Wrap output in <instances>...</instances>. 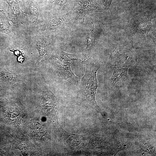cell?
Returning a JSON list of instances; mask_svg holds the SVG:
<instances>
[{"label": "cell", "mask_w": 156, "mask_h": 156, "mask_svg": "<svg viewBox=\"0 0 156 156\" xmlns=\"http://www.w3.org/2000/svg\"><path fill=\"white\" fill-rule=\"evenodd\" d=\"M82 63L86 65V71L81 81V98L83 102L89 103L92 108L100 112L95 99L98 86L96 75L100 66L90 58L85 60Z\"/></svg>", "instance_id": "obj_2"}, {"label": "cell", "mask_w": 156, "mask_h": 156, "mask_svg": "<svg viewBox=\"0 0 156 156\" xmlns=\"http://www.w3.org/2000/svg\"><path fill=\"white\" fill-rule=\"evenodd\" d=\"M65 139L67 143L71 146H77L81 142L82 137L81 136L71 134L62 130Z\"/></svg>", "instance_id": "obj_10"}, {"label": "cell", "mask_w": 156, "mask_h": 156, "mask_svg": "<svg viewBox=\"0 0 156 156\" xmlns=\"http://www.w3.org/2000/svg\"><path fill=\"white\" fill-rule=\"evenodd\" d=\"M113 0H107V7L108 8L110 7L111 3Z\"/></svg>", "instance_id": "obj_16"}, {"label": "cell", "mask_w": 156, "mask_h": 156, "mask_svg": "<svg viewBox=\"0 0 156 156\" xmlns=\"http://www.w3.org/2000/svg\"><path fill=\"white\" fill-rule=\"evenodd\" d=\"M110 61L114 67L111 79L112 84L118 88L127 85L129 80L128 69L137 61L133 51L125 47H117L110 55Z\"/></svg>", "instance_id": "obj_1"}, {"label": "cell", "mask_w": 156, "mask_h": 156, "mask_svg": "<svg viewBox=\"0 0 156 156\" xmlns=\"http://www.w3.org/2000/svg\"><path fill=\"white\" fill-rule=\"evenodd\" d=\"M18 60L20 62L22 63L24 60V57L22 56V55H19L18 58Z\"/></svg>", "instance_id": "obj_15"}, {"label": "cell", "mask_w": 156, "mask_h": 156, "mask_svg": "<svg viewBox=\"0 0 156 156\" xmlns=\"http://www.w3.org/2000/svg\"><path fill=\"white\" fill-rule=\"evenodd\" d=\"M60 62H67L72 60L81 61L79 54H72L65 53L62 51H57L54 56Z\"/></svg>", "instance_id": "obj_8"}, {"label": "cell", "mask_w": 156, "mask_h": 156, "mask_svg": "<svg viewBox=\"0 0 156 156\" xmlns=\"http://www.w3.org/2000/svg\"><path fill=\"white\" fill-rule=\"evenodd\" d=\"M91 22L93 25V29L91 32L88 33L87 35V47L83 52L84 56L88 55L91 49L95 44L96 41V38L94 34V25L92 22Z\"/></svg>", "instance_id": "obj_11"}, {"label": "cell", "mask_w": 156, "mask_h": 156, "mask_svg": "<svg viewBox=\"0 0 156 156\" xmlns=\"http://www.w3.org/2000/svg\"><path fill=\"white\" fill-rule=\"evenodd\" d=\"M4 11L0 10V33L6 34L9 36L13 37L15 33Z\"/></svg>", "instance_id": "obj_7"}, {"label": "cell", "mask_w": 156, "mask_h": 156, "mask_svg": "<svg viewBox=\"0 0 156 156\" xmlns=\"http://www.w3.org/2000/svg\"><path fill=\"white\" fill-rule=\"evenodd\" d=\"M25 10L26 12L34 20L37 19L39 13L36 6L31 1H29L25 4L24 3Z\"/></svg>", "instance_id": "obj_12"}, {"label": "cell", "mask_w": 156, "mask_h": 156, "mask_svg": "<svg viewBox=\"0 0 156 156\" xmlns=\"http://www.w3.org/2000/svg\"><path fill=\"white\" fill-rule=\"evenodd\" d=\"M1 86H0V91L1 90Z\"/></svg>", "instance_id": "obj_17"}, {"label": "cell", "mask_w": 156, "mask_h": 156, "mask_svg": "<svg viewBox=\"0 0 156 156\" xmlns=\"http://www.w3.org/2000/svg\"><path fill=\"white\" fill-rule=\"evenodd\" d=\"M10 51L12 52H13L16 55L19 56L22 55V52L18 50H15L14 49H12L10 50Z\"/></svg>", "instance_id": "obj_14"}, {"label": "cell", "mask_w": 156, "mask_h": 156, "mask_svg": "<svg viewBox=\"0 0 156 156\" xmlns=\"http://www.w3.org/2000/svg\"><path fill=\"white\" fill-rule=\"evenodd\" d=\"M22 81L16 74L6 68H0V86H11Z\"/></svg>", "instance_id": "obj_5"}, {"label": "cell", "mask_w": 156, "mask_h": 156, "mask_svg": "<svg viewBox=\"0 0 156 156\" xmlns=\"http://www.w3.org/2000/svg\"><path fill=\"white\" fill-rule=\"evenodd\" d=\"M36 47L39 53L38 59L36 63V65L38 66L42 61L47 58L49 50V47L44 43L38 41L36 44Z\"/></svg>", "instance_id": "obj_9"}, {"label": "cell", "mask_w": 156, "mask_h": 156, "mask_svg": "<svg viewBox=\"0 0 156 156\" xmlns=\"http://www.w3.org/2000/svg\"><path fill=\"white\" fill-rule=\"evenodd\" d=\"M78 14L81 17L83 18L86 15L93 12L101 11L99 7L96 0H86L78 9Z\"/></svg>", "instance_id": "obj_6"}, {"label": "cell", "mask_w": 156, "mask_h": 156, "mask_svg": "<svg viewBox=\"0 0 156 156\" xmlns=\"http://www.w3.org/2000/svg\"><path fill=\"white\" fill-rule=\"evenodd\" d=\"M1 46L0 45V47Z\"/></svg>", "instance_id": "obj_18"}, {"label": "cell", "mask_w": 156, "mask_h": 156, "mask_svg": "<svg viewBox=\"0 0 156 156\" xmlns=\"http://www.w3.org/2000/svg\"><path fill=\"white\" fill-rule=\"evenodd\" d=\"M62 23L61 18H55L48 22L46 28L49 29H54L60 27Z\"/></svg>", "instance_id": "obj_13"}, {"label": "cell", "mask_w": 156, "mask_h": 156, "mask_svg": "<svg viewBox=\"0 0 156 156\" xmlns=\"http://www.w3.org/2000/svg\"><path fill=\"white\" fill-rule=\"evenodd\" d=\"M18 0H14L9 3L8 8V14L9 21L14 23H23L26 22V16L20 8Z\"/></svg>", "instance_id": "obj_4"}, {"label": "cell", "mask_w": 156, "mask_h": 156, "mask_svg": "<svg viewBox=\"0 0 156 156\" xmlns=\"http://www.w3.org/2000/svg\"><path fill=\"white\" fill-rule=\"evenodd\" d=\"M70 62H58L55 66V74L57 79L68 81L72 85H77L80 79L76 76L70 68Z\"/></svg>", "instance_id": "obj_3"}]
</instances>
